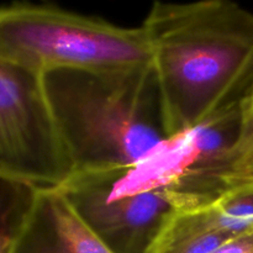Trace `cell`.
Returning <instances> with one entry per match:
<instances>
[{
  "mask_svg": "<svg viewBox=\"0 0 253 253\" xmlns=\"http://www.w3.org/2000/svg\"><path fill=\"white\" fill-rule=\"evenodd\" d=\"M251 100H252V106H253V96H252V99H251Z\"/></svg>",
  "mask_w": 253,
  "mask_h": 253,
  "instance_id": "7c38bea8",
  "label": "cell"
},
{
  "mask_svg": "<svg viewBox=\"0 0 253 253\" xmlns=\"http://www.w3.org/2000/svg\"><path fill=\"white\" fill-rule=\"evenodd\" d=\"M147 37L170 137L253 96V12L231 0L155 1Z\"/></svg>",
  "mask_w": 253,
  "mask_h": 253,
  "instance_id": "6da1fadb",
  "label": "cell"
},
{
  "mask_svg": "<svg viewBox=\"0 0 253 253\" xmlns=\"http://www.w3.org/2000/svg\"><path fill=\"white\" fill-rule=\"evenodd\" d=\"M232 239L235 236L212 207L177 211L165 225L150 253H212Z\"/></svg>",
  "mask_w": 253,
  "mask_h": 253,
  "instance_id": "ba28073f",
  "label": "cell"
},
{
  "mask_svg": "<svg viewBox=\"0 0 253 253\" xmlns=\"http://www.w3.org/2000/svg\"><path fill=\"white\" fill-rule=\"evenodd\" d=\"M72 175L42 76L0 61V177L59 188Z\"/></svg>",
  "mask_w": 253,
  "mask_h": 253,
  "instance_id": "5b68a950",
  "label": "cell"
},
{
  "mask_svg": "<svg viewBox=\"0 0 253 253\" xmlns=\"http://www.w3.org/2000/svg\"><path fill=\"white\" fill-rule=\"evenodd\" d=\"M252 158H253V157H252Z\"/></svg>",
  "mask_w": 253,
  "mask_h": 253,
  "instance_id": "4fadbf2b",
  "label": "cell"
},
{
  "mask_svg": "<svg viewBox=\"0 0 253 253\" xmlns=\"http://www.w3.org/2000/svg\"><path fill=\"white\" fill-rule=\"evenodd\" d=\"M212 253H253V231L230 240Z\"/></svg>",
  "mask_w": 253,
  "mask_h": 253,
  "instance_id": "30bf717a",
  "label": "cell"
},
{
  "mask_svg": "<svg viewBox=\"0 0 253 253\" xmlns=\"http://www.w3.org/2000/svg\"><path fill=\"white\" fill-rule=\"evenodd\" d=\"M0 61L43 74L151 64L142 27H124L51 4L0 5Z\"/></svg>",
  "mask_w": 253,
  "mask_h": 253,
  "instance_id": "277c9868",
  "label": "cell"
},
{
  "mask_svg": "<svg viewBox=\"0 0 253 253\" xmlns=\"http://www.w3.org/2000/svg\"><path fill=\"white\" fill-rule=\"evenodd\" d=\"M58 189L114 253H150L177 212L162 193L125 189L109 172L73 174Z\"/></svg>",
  "mask_w": 253,
  "mask_h": 253,
  "instance_id": "8992f818",
  "label": "cell"
},
{
  "mask_svg": "<svg viewBox=\"0 0 253 253\" xmlns=\"http://www.w3.org/2000/svg\"><path fill=\"white\" fill-rule=\"evenodd\" d=\"M37 190L39 188L30 183L0 177V253H12Z\"/></svg>",
  "mask_w": 253,
  "mask_h": 253,
  "instance_id": "9c48e42d",
  "label": "cell"
},
{
  "mask_svg": "<svg viewBox=\"0 0 253 253\" xmlns=\"http://www.w3.org/2000/svg\"><path fill=\"white\" fill-rule=\"evenodd\" d=\"M252 100L225 110L168 140L155 153L121 172L131 190H156L175 211L210 207L252 179Z\"/></svg>",
  "mask_w": 253,
  "mask_h": 253,
  "instance_id": "3957f363",
  "label": "cell"
},
{
  "mask_svg": "<svg viewBox=\"0 0 253 253\" xmlns=\"http://www.w3.org/2000/svg\"><path fill=\"white\" fill-rule=\"evenodd\" d=\"M42 78L73 174L133 167L172 138L152 64Z\"/></svg>",
  "mask_w": 253,
  "mask_h": 253,
  "instance_id": "7a4b0ae2",
  "label": "cell"
},
{
  "mask_svg": "<svg viewBox=\"0 0 253 253\" xmlns=\"http://www.w3.org/2000/svg\"><path fill=\"white\" fill-rule=\"evenodd\" d=\"M250 172H251V174H253V158L251 160V163H250Z\"/></svg>",
  "mask_w": 253,
  "mask_h": 253,
  "instance_id": "8fae6325",
  "label": "cell"
},
{
  "mask_svg": "<svg viewBox=\"0 0 253 253\" xmlns=\"http://www.w3.org/2000/svg\"><path fill=\"white\" fill-rule=\"evenodd\" d=\"M12 253H114L58 188H39Z\"/></svg>",
  "mask_w": 253,
  "mask_h": 253,
  "instance_id": "52a82bcc",
  "label": "cell"
}]
</instances>
